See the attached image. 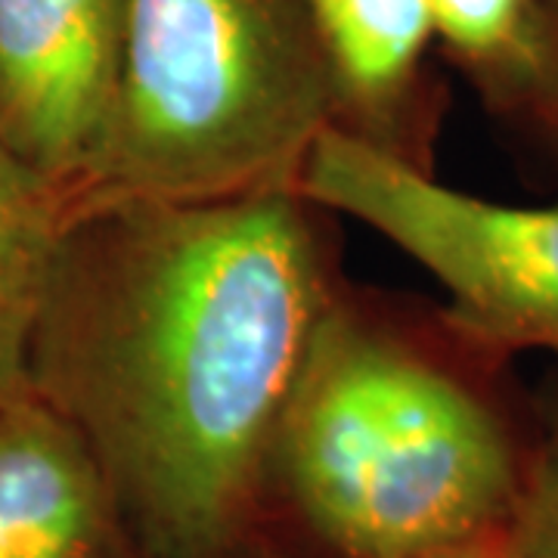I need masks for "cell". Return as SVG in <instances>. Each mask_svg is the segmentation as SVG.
<instances>
[{
  "instance_id": "1",
  "label": "cell",
  "mask_w": 558,
  "mask_h": 558,
  "mask_svg": "<svg viewBox=\"0 0 558 558\" xmlns=\"http://www.w3.org/2000/svg\"><path fill=\"white\" fill-rule=\"evenodd\" d=\"M323 215L299 190L75 202L28 385L146 558L233 556L339 289Z\"/></svg>"
},
{
  "instance_id": "2",
  "label": "cell",
  "mask_w": 558,
  "mask_h": 558,
  "mask_svg": "<svg viewBox=\"0 0 558 558\" xmlns=\"http://www.w3.org/2000/svg\"><path fill=\"white\" fill-rule=\"evenodd\" d=\"M472 348L339 282L279 416L270 472L344 558H422L506 534L527 462Z\"/></svg>"
},
{
  "instance_id": "3",
  "label": "cell",
  "mask_w": 558,
  "mask_h": 558,
  "mask_svg": "<svg viewBox=\"0 0 558 558\" xmlns=\"http://www.w3.org/2000/svg\"><path fill=\"white\" fill-rule=\"evenodd\" d=\"M332 124L307 0H124L116 100L75 202L295 190Z\"/></svg>"
},
{
  "instance_id": "4",
  "label": "cell",
  "mask_w": 558,
  "mask_h": 558,
  "mask_svg": "<svg viewBox=\"0 0 558 558\" xmlns=\"http://www.w3.org/2000/svg\"><path fill=\"white\" fill-rule=\"evenodd\" d=\"M295 190L418 264L447 295L440 319L481 357H558V205L465 193L336 124L314 143Z\"/></svg>"
},
{
  "instance_id": "5",
  "label": "cell",
  "mask_w": 558,
  "mask_h": 558,
  "mask_svg": "<svg viewBox=\"0 0 558 558\" xmlns=\"http://www.w3.org/2000/svg\"><path fill=\"white\" fill-rule=\"evenodd\" d=\"M124 0H0V143L78 196L116 100Z\"/></svg>"
},
{
  "instance_id": "6",
  "label": "cell",
  "mask_w": 558,
  "mask_h": 558,
  "mask_svg": "<svg viewBox=\"0 0 558 558\" xmlns=\"http://www.w3.org/2000/svg\"><path fill=\"white\" fill-rule=\"evenodd\" d=\"M128 543L78 432L35 395L0 407V558H124Z\"/></svg>"
},
{
  "instance_id": "7",
  "label": "cell",
  "mask_w": 558,
  "mask_h": 558,
  "mask_svg": "<svg viewBox=\"0 0 558 558\" xmlns=\"http://www.w3.org/2000/svg\"><path fill=\"white\" fill-rule=\"evenodd\" d=\"M336 90V128L422 168L435 128L428 0H307Z\"/></svg>"
},
{
  "instance_id": "8",
  "label": "cell",
  "mask_w": 558,
  "mask_h": 558,
  "mask_svg": "<svg viewBox=\"0 0 558 558\" xmlns=\"http://www.w3.org/2000/svg\"><path fill=\"white\" fill-rule=\"evenodd\" d=\"M75 196L0 143V407L32 395L28 369Z\"/></svg>"
},
{
  "instance_id": "9",
  "label": "cell",
  "mask_w": 558,
  "mask_h": 558,
  "mask_svg": "<svg viewBox=\"0 0 558 558\" xmlns=\"http://www.w3.org/2000/svg\"><path fill=\"white\" fill-rule=\"evenodd\" d=\"M435 44L487 106L512 116L537 65L539 0H428Z\"/></svg>"
},
{
  "instance_id": "10",
  "label": "cell",
  "mask_w": 558,
  "mask_h": 558,
  "mask_svg": "<svg viewBox=\"0 0 558 558\" xmlns=\"http://www.w3.org/2000/svg\"><path fill=\"white\" fill-rule=\"evenodd\" d=\"M506 549L509 558H558V459L546 450L527 462Z\"/></svg>"
},
{
  "instance_id": "11",
  "label": "cell",
  "mask_w": 558,
  "mask_h": 558,
  "mask_svg": "<svg viewBox=\"0 0 558 558\" xmlns=\"http://www.w3.org/2000/svg\"><path fill=\"white\" fill-rule=\"evenodd\" d=\"M512 119L534 128L558 153V0H539L537 65Z\"/></svg>"
},
{
  "instance_id": "12",
  "label": "cell",
  "mask_w": 558,
  "mask_h": 558,
  "mask_svg": "<svg viewBox=\"0 0 558 558\" xmlns=\"http://www.w3.org/2000/svg\"><path fill=\"white\" fill-rule=\"evenodd\" d=\"M422 558H509V549H506V534H499V537L469 543V546H457V549H444V553Z\"/></svg>"
},
{
  "instance_id": "13",
  "label": "cell",
  "mask_w": 558,
  "mask_h": 558,
  "mask_svg": "<svg viewBox=\"0 0 558 558\" xmlns=\"http://www.w3.org/2000/svg\"><path fill=\"white\" fill-rule=\"evenodd\" d=\"M543 450H546L549 457H556V459H558V418H556V432H553V438H549V444H546Z\"/></svg>"
}]
</instances>
